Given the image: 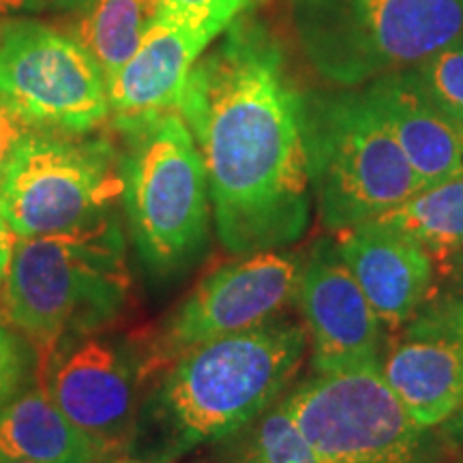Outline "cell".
<instances>
[{"instance_id": "6da1fadb", "label": "cell", "mask_w": 463, "mask_h": 463, "mask_svg": "<svg viewBox=\"0 0 463 463\" xmlns=\"http://www.w3.org/2000/svg\"><path fill=\"white\" fill-rule=\"evenodd\" d=\"M176 109L200 150L225 251L297 245L314 208L305 90L269 24L232 22L191 67Z\"/></svg>"}, {"instance_id": "7a4b0ae2", "label": "cell", "mask_w": 463, "mask_h": 463, "mask_svg": "<svg viewBox=\"0 0 463 463\" xmlns=\"http://www.w3.org/2000/svg\"><path fill=\"white\" fill-rule=\"evenodd\" d=\"M307 350L288 317L191 347L142 402L129 450L164 463L222 442L286 395Z\"/></svg>"}, {"instance_id": "3957f363", "label": "cell", "mask_w": 463, "mask_h": 463, "mask_svg": "<svg viewBox=\"0 0 463 463\" xmlns=\"http://www.w3.org/2000/svg\"><path fill=\"white\" fill-rule=\"evenodd\" d=\"M3 289L11 326L43 352L106 326L123 309L129 270L112 215L69 232L17 239Z\"/></svg>"}, {"instance_id": "277c9868", "label": "cell", "mask_w": 463, "mask_h": 463, "mask_svg": "<svg viewBox=\"0 0 463 463\" xmlns=\"http://www.w3.org/2000/svg\"><path fill=\"white\" fill-rule=\"evenodd\" d=\"M131 239L150 273L172 277L202 258L213 204L206 170L178 109L114 123Z\"/></svg>"}, {"instance_id": "5b68a950", "label": "cell", "mask_w": 463, "mask_h": 463, "mask_svg": "<svg viewBox=\"0 0 463 463\" xmlns=\"http://www.w3.org/2000/svg\"><path fill=\"white\" fill-rule=\"evenodd\" d=\"M305 140L317 219L331 234L373 222L422 189L363 89L305 90Z\"/></svg>"}, {"instance_id": "8992f818", "label": "cell", "mask_w": 463, "mask_h": 463, "mask_svg": "<svg viewBox=\"0 0 463 463\" xmlns=\"http://www.w3.org/2000/svg\"><path fill=\"white\" fill-rule=\"evenodd\" d=\"M298 48L324 82L361 89L463 37V0H288Z\"/></svg>"}, {"instance_id": "52a82bcc", "label": "cell", "mask_w": 463, "mask_h": 463, "mask_svg": "<svg viewBox=\"0 0 463 463\" xmlns=\"http://www.w3.org/2000/svg\"><path fill=\"white\" fill-rule=\"evenodd\" d=\"M320 463H438L447 442L420 427L378 367L314 373L283 395Z\"/></svg>"}, {"instance_id": "ba28073f", "label": "cell", "mask_w": 463, "mask_h": 463, "mask_svg": "<svg viewBox=\"0 0 463 463\" xmlns=\"http://www.w3.org/2000/svg\"><path fill=\"white\" fill-rule=\"evenodd\" d=\"M86 133L37 129L0 178V222L17 239L69 232L106 215L118 194V150Z\"/></svg>"}, {"instance_id": "9c48e42d", "label": "cell", "mask_w": 463, "mask_h": 463, "mask_svg": "<svg viewBox=\"0 0 463 463\" xmlns=\"http://www.w3.org/2000/svg\"><path fill=\"white\" fill-rule=\"evenodd\" d=\"M0 99L34 127L89 133L109 118L108 82L71 34L34 20L0 31Z\"/></svg>"}, {"instance_id": "30bf717a", "label": "cell", "mask_w": 463, "mask_h": 463, "mask_svg": "<svg viewBox=\"0 0 463 463\" xmlns=\"http://www.w3.org/2000/svg\"><path fill=\"white\" fill-rule=\"evenodd\" d=\"M305 253L273 249L223 264L208 273L161 326L144 373L208 341L245 333L298 303Z\"/></svg>"}, {"instance_id": "8fae6325", "label": "cell", "mask_w": 463, "mask_h": 463, "mask_svg": "<svg viewBox=\"0 0 463 463\" xmlns=\"http://www.w3.org/2000/svg\"><path fill=\"white\" fill-rule=\"evenodd\" d=\"M45 392L103 455L129 453L142 364L106 339L80 337L45 361Z\"/></svg>"}, {"instance_id": "7c38bea8", "label": "cell", "mask_w": 463, "mask_h": 463, "mask_svg": "<svg viewBox=\"0 0 463 463\" xmlns=\"http://www.w3.org/2000/svg\"><path fill=\"white\" fill-rule=\"evenodd\" d=\"M297 305L305 320L314 373L378 367L389 341L386 328L333 239H316L305 253Z\"/></svg>"}, {"instance_id": "4fadbf2b", "label": "cell", "mask_w": 463, "mask_h": 463, "mask_svg": "<svg viewBox=\"0 0 463 463\" xmlns=\"http://www.w3.org/2000/svg\"><path fill=\"white\" fill-rule=\"evenodd\" d=\"M378 369L427 430H438L463 399V339L430 305L386 341Z\"/></svg>"}, {"instance_id": "5bb4252c", "label": "cell", "mask_w": 463, "mask_h": 463, "mask_svg": "<svg viewBox=\"0 0 463 463\" xmlns=\"http://www.w3.org/2000/svg\"><path fill=\"white\" fill-rule=\"evenodd\" d=\"M333 241L386 333H397L431 303L436 262L412 239L367 222L337 232Z\"/></svg>"}, {"instance_id": "9a60e30c", "label": "cell", "mask_w": 463, "mask_h": 463, "mask_svg": "<svg viewBox=\"0 0 463 463\" xmlns=\"http://www.w3.org/2000/svg\"><path fill=\"white\" fill-rule=\"evenodd\" d=\"M215 39L206 28L161 9L136 54L108 82L109 118L125 123L176 109L191 67Z\"/></svg>"}, {"instance_id": "2e32d148", "label": "cell", "mask_w": 463, "mask_h": 463, "mask_svg": "<svg viewBox=\"0 0 463 463\" xmlns=\"http://www.w3.org/2000/svg\"><path fill=\"white\" fill-rule=\"evenodd\" d=\"M361 89L389 125L420 187L463 176V125L420 89L410 69Z\"/></svg>"}, {"instance_id": "e0dca14e", "label": "cell", "mask_w": 463, "mask_h": 463, "mask_svg": "<svg viewBox=\"0 0 463 463\" xmlns=\"http://www.w3.org/2000/svg\"><path fill=\"white\" fill-rule=\"evenodd\" d=\"M103 457L45 389L28 391L0 408V461L99 463Z\"/></svg>"}, {"instance_id": "ac0fdd59", "label": "cell", "mask_w": 463, "mask_h": 463, "mask_svg": "<svg viewBox=\"0 0 463 463\" xmlns=\"http://www.w3.org/2000/svg\"><path fill=\"white\" fill-rule=\"evenodd\" d=\"M159 14V0H84L73 11L71 37L95 58L109 82L136 54Z\"/></svg>"}, {"instance_id": "d6986e66", "label": "cell", "mask_w": 463, "mask_h": 463, "mask_svg": "<svg viewBox=\"0 0 463 463\" xmlns=\"http://www.w3.org/2000/svg\"><path fill=\"white\" fill-rule=\"evenodd\" d=\"M373 222L412 239L436 264L463 260V176L419 189Z\"/></svg>"}, {"instance_id": "ffe728a7", "label": "cell", "mask_w": 463, "mask_h": 463, "mask_svg": "<svg viewBox=\"0 0 463 463\" xmlns=\"http://www.w3.org/2000/svg\"><path fill=\"white\" fill-rule=\"evenodd\" d=\"M217 444L219 463H320L283 397Z\"/></svg>"}, {"instance_id": "44dd1931", "label": "cell", "mask_w": 463, "mask_h": 463, "mask_svg": "<svg viewBox=\"0 0 463 463\" xmlns=\"http://www.w3.org/2000/svg\"><path fill=\"white\" fill-rule=\"evenodd\" d=\"M420 89L463 125V43L455 42L410 69Z\"/></svg>"}, {"instance_id": "7402d4cb", "label": "cell", "mask_w": 463, "mask_h": 463, "mask_svg": "<svg viewBox=\"0 0 463 463\" xmlns=\"http://www.w3.org/2000/svg\"><path fill=\"white\" fill-rule=\"evenodd\" d=\"M161 9L183 17L194 26L222 34L232 22L245 15L258 0H159Z\"/></svg>"}, {"instance_id": "603a6c76", "label": "cell", "mask_w": 463, "mask_h": 463, "mask_svg": "<svg viewBox=\"0 0 463 463\" xmlns=\"http://www.w3.org/2000/svg\"><path fill=\"white\" fill-rule=\"evenodd\" d=\"M26 367L28 358L20 337L0 326V408L20 391Z\"/></svg>"}, {"instance_id": "cb8c5ba5", "label": "cell", "mask_w": 463, "mask_h": 463, "mask_svg": "<svg viewBox=\"0 0 463 463\" xmlns=\"http://www.w3.org/2000/svg\"><path fill=\"white\" fill-rule=\"evenodd\" d=\"M37 129L39 127H34L15 108H11L7 101L0 99V178H3L5 170L9 167L11 159L15 157L17 148Z\"/></svg>"}, {"instance_id": "d4e9b609", "label": "cell", "mask_w": 463, "mask_h": 463, "mask_svg": "<svg viewBox=\"0 0 463 463\" xmlns=\"http://www.w3.org/2000/svg\"><path fill=\"white\" fill-rule=\"evenodd\" d=\"M430 307H433L463 339V283L455 289V294L439 298L436 303H430Z\"/></svg>"}, {"instance_id": "484cf974", "label": "cell", "mask_w": 463, "mask_h": 463, "mask_svg": "<svg viewBox=\"0 0 463 463\" xmlns=\"http://www.w3.org/2000/svg\"><path fill=\"white\" fill-rule=\"evenodd\" d=\"M438 433L439 438L447 442L449 449H455L463 453V399L455 408V412L438 427Z\"/></svg>"}, {"instance_id": "4316f807", "label": "cell", "mask_w": 463, "mask_h": 463, "mask_svg": "<svg viewBox=\"0 0 463 463\" xmlns=\"http://www.w3.org/2000/svg\"><path fill=\"white\" fill-rule=\"evenodd\" d=\"M43 11L42 0H0V24H7L11 17Z\"/></svg>"}, {"instance_id": "83f0119b", "label": "cell", "mask_w": 463, "mask_h": 463, "mask_svg": "<svg viewBox=\"0 0 463 463\" xmlns=\"http://www.w3.org/2000/svg\"><path fill=\"white\" fill-rule=\"evenodd\" d=\"M17 236L11 232L7 225L0 222V288H3L5 277H7L11 258H14Z\"/></svg>"}, {"instance_id": "f1b7e54d", "label": "cell", "mask_w": 463, "mask_h": 463, "mask_svg": "<svg viewBox=\"0 0 463 463\" xmlns=\"http://www.w3.org/2000/svg\"><path fill=\"white\" fill-rule=\"evenodd\" d=\"M43 9H54V11H67L73 14L75 9H80L84 5V0H42Z\"/></svg>"}, {"instance_id": "f546056e", "label": "cell", "mask_w": 463, "mask_h": 463, "mask_svg": "<svg viewBox=\"0 0 463 463\" xmlns=\"http://www.w3.org/2000/svg\"><path fill=\"white\" fill-rule=\"evenodd\" d=\"M118 463H150V461H118Z\"/></svg>"}, {"instance_id": "4dcf8cb0", "label": "cell", "mask_w": 463, "mask_h": 463, "mask_svg": "<svg viewBox=\"0 0 463 463\" xmlns=\"http://www.w3.org/2000/svg\"><path fill=\"white\" fill-rule=\"evenodd\" d=\"M0 463H24V461H0Z\"/></svg>"}, {"instance_id": "1f68e13d", "label": "cell", "mask_w": 463, "mask_h": 463, "mask_svg": "<svg viewBox=\"0 0 463 463\" xmlns=\"http://www.w3.org/2000/svg\"><path fill=\"white\" fill-rule=\"evenodd\" d=\"M3 26H5V24H0V31H3Z\"/></svg>"}, {"instance_id": "d6a6232c", "label": "cell", "mask_w": 463, "mask_h": 463, "mask_svg": "<svg viewBox=\"0 0 463 463\" xmlns=\"http://www.w3.org/2000/svg\"><path fill=\"white\" fill-rule=\"evenodd\" d=\"M457 463H463V459H461V461H457Z\"/></svg>"}, {"instance_id": "836d02e7", "label": "cell", "mask_w": 463, "mask_h": 463, "mask_svg": "<svg viewBox=\"0 0 463 463\" xmlns=\"http://www.w3.org/2000/svg\"><path fill=\"white\" fill-rule=\"evenodd\" d=\"M461 43H463V37H461Z\"/></svg>"}]
</instances>
